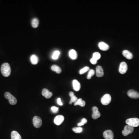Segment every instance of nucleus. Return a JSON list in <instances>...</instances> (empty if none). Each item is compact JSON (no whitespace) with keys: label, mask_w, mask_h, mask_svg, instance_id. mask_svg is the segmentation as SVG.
I'll use <instances>...</instances> for the list:
<instances>
[{"label":"nucleus","mask_w":139,"mask_h":139,"mask_svg":"<svg viewBox=\"0 0 139 139\" xmlns=\"http://www.w3.org/2000/svg\"><path fill=\"white\" fill-rule=\"evenodd\" d=\"M1 71L2 75L4 77H9L11 73V68L9 64L7 63H3L1 66Z\"/></svg>","instance_id":"1"},{"label":"nucleus","mask_w":139,"mask_h":139,"mask_svg":"<svg viewBox=\"0 0 139 139\" xmlns=\"http://www.w3.org/2000/svg\"><path fill=\"white\" fill-rule=\"evenodd\" d=\"M126 123L127 125L133 128L138 127L139 126V119L137 118H129L126 120Z\"/></svg>","instance_id":"2"},{"label":"nucleus","mask_w":139,"mask_h":139,"mask_svg":"<svg viewBox=\"0 0 139 139\" xmlns=\"http://www.w3.org/2000/svg\"><path fill=\"white\" fill-rule=\"evenodd\" d=\"M4 96L6 99L9 100V102L10 104L12 105H15L17 102V100L14 96L9 92H6L5 93Z\"/></svg>","instance_id":"3"},{"label":"nucleus","mask_w":139,"mask_h":139,"mask_svg":"<svg viewBox=\"0 0 139 139\" xmlns=\"http://www.w3.org/2000/svg\"><path fill=\"white\" fill-rule=\"evenodd\" d=\"M111 97L110 94H105L101 98V103L102 105L105 106L108 105L111 102Z\"/></svg>","instance_id":"4"},{"label":"nucleus","mask_w":139,"mask_h":139,"mask_svg":"<svg viewBox=\"0 0 139 139\" xmlns=\"http://www.w3.org/2000/svg\"><path fill=\"white\" fill-rule=\"evenodd\" d=\"M134 131V128L129 125L125 126L124 129L122 131V133L124 136H127L132 133Z\"/></svg>","instance_id":"5"},{"label":"nucleus","mask_w":139,"mask_h":139,"mask_svg":"<svg viewBox=\"0 0 139 139\" xmlns=\"http://www.w3.org/2000/svg\"><path fill=\"white\" fill-rule=\"evenodd\" d=\"M34 126L36 128H39L42 124V121L41 117L39 116H36L34 117L33 120Z\"/></svg>","instance_id":"6"},{"label":"nucleus","mask_w":139,"mask_h":139,"mask_svg":"<svg viewBox=\"0 0 139 139\" xmlns=\"http://www.w3.org/2000/svg\"><path fill=\"white\" fill-rule=\"evenodd\" d=\"M128 65L125 62H122L120 63L119 65V71L121 74H125L128 70Z\"/></svg>","instance_id":"7"},{"label":"nucleus","mask_w":139,"mask_h":139,"mask_svg":"<svg viewBox=\"0 0 139 139\" xmlns=\"http://www.w3.org/2000/svg\"><path fill=\"white\" fill-rule=\"evenodd\" d=\"M128 95L132 99H137L139 98V93L133 89L130 90L128 92Z\"/></svg>","instance_id":"8"},{"label":"nucleus","mask_w":139,"mask_h":139,"mask_svg":"<svg viewBox=\"0 0 139 139\" xmlns=\"http://www.w3.org/2000/svg\"><path fill=\"white\" fill-rule=\"evenodd\" d=\"M103 135L105 139H113L114 137L113 132L111 130H106L104 131Z\"/></svg>","instance_id":"9"},{"label":"nucleus","mask_w":139,"mask_h":139,"mask_svg":"<svg viewBox=\"0 0 139 139\" xmlns=\"http://www.w3.org/2000/svg\"><path fill=\"white\" fill-rule=\"evenodd\" d=\"M64 120V117L62 115H58L54 119V123L56 125H59L62 124Z\"/></svg>","instance_id":"10"},{"label":"nucleus","mask_w":139,"mask_h":139,"mask_svg":"<svg viewBox=\"0 0 139 139\" xmlns=\"http://www.w3.org/2000/svg\"><path fill=\"white\" fill-rule=\"evenodd\" d=\"M93 114L92 117L93 119H96L99 118L100 116V113L99 111L98 108L97 107H94L92 108Z\"/></svg>","instance_id":"11"},{"label":"nucleus","mask_w":139,"mask_h":139,"mask_svg":"<svg viewBox=\"0 0 139 139\" xmlns=\"http://www.w3.org/2000/svg\"><path fill=\"white\" fill-rule=\"evenodd\" d=\"M98 46L100 50L103 51H106L108 50L109 48V46L107 44L104 42H99Z\"/></svg>","instance_id":"12"},{"label":"nucleus","mask_w":139,"mask_h":139,"mask_svg":"<svg viewBox=\"0 0 139 139\" xmlns=\"http://www.w3.org/2000/svg\"><path fill=\"white\" fill-rule=\"evenodd\" d=\"M42 94L43 96L46 99H50L53 95V93L50 92L48 89H44L42 90Z\"/></svg>","instance_id":"13"},{"label":"nucleus","mask_w":139,"mask_h":139,"mask_svg":"<svg viewBox=\"0 0 139 139\" xmlns=\"http://www.w3.org/2000/svg\"><path fill=\"white\" fill-rule=\"evenodd\" d=\"M96 75L98 77H102L104 75V72L102 67L100 66H97L96 69Z\"/></svg>","instance_id":"14"},{"label":"nucleus","mask_w":139,"mask_h":139,"mask_svg":"<svg viewBox=\"0 0 139 139\" xmlns=\"http://www.w3.org/2000/svg\"><path fill=\"white\" fill-rule=\"evenodd\" d=\"M73 89L76 91H78L81 88L80 83L77 80H74L72 82Z\"/></svg>","instance_id":"15"},{"label":"nucleus","mask_w":139,"mask_h":139,"mask_svg":"<svg viewBox=\"0 0 139 139\" xmlns=\"http://www.w3.org/2000/svg\"><path fill=\"white\" fill-rule=\"evenodd\" d=\"M69 56L71 59L72 60H76L77 58V53L76 51L73 49L69 51Z\"/></svg>","instance_id":"16"},{"label":"nucleus","mask_w":139,"mask_h":139,"mask_svg":"<svg viewBox=\"0 0 139 139\" xmlns=\"http://www.w3.org/2000/svg\"><path fill=\"white\" fill-rule=\"evenodd\" d=\"M123 56L128 60H131L133 58V55L131 53L128 51V50H125L122 52Z\"/></svg>","instance_id":"17"},{"label":"nucleus","mask_w":139,"mask_h":139,"mask_svg":"<svg viewBox=\"0 0 139 139\" xmlns=\"http://www.w3.org/2000/svg\"><path fill=\"white\" fill-rule=\"evenodd\" d=\"M69 95L71 97V100L69 102L70 104H72V103H75L78 100V98L76 96L74 95L75 94L74 92H69Z\"/></svg>","instance_id":"18"},{"label":"nucleus","mask_w":139,"mask_h":139,"mask_svg":"<svg viewBox=\"0 0 139 139\" xmlns=\"http://www.w3.org/2000/svg\"><path fill=\"white\" fill-rule=\"evenodd\" d=\"M11 139H22L21 136L18 132L15 131H12L11 134Z\"/></svg>","instance_id":"19"},{"label":"nucleus","mask_w":139,"mask_h":139,"mask_svg":"<svg viewBox=\"0 0 139 139\" xmlns=\"http://www.w3.org/2000/svg\"><path fill=\"white\" fill-rule=\"evenodd\" d=\"M30 60L31 63L33 65H36L38 63L39 59L38 56L35 55H31L30 58Z\"/></svg>","instance_id":"20"},{"label":"nucleus","mask_w":139,"mask_h":139,"mask_svg":"<svg viewBox=\"0 0 139 139\" xmlns=\"http://www.w3.org/2000/svg\"><path fill=\"white\" fill-rule=\"evenodd\" d=\"M77 105H79L80 106L83 107L85 106V102L84 100H83L82 99H78L77 101H76V102L74 104V106H77Z\"/></svg>","instance_id":"21"},{"label":"nucleus","mask_w":139,"mask_h":139,"mask_svg":"<svg viewBox=\"0 0 139 139\" xmlns=\"http://www.w3.org/2000/svg\"><path fill=\"white\" fill-rule=\"evenodd\" d=\"M51 70L52 71L55 72L56 73H60L61 72V69L60 68V67H59V66H57V65H52L51 67Z\"/></svg>","instance_id":"22"},{"label":"nucleus","mask_w":139,"mask_h":139,"mask_svg":"<svg viewBox=\"0 0 139 139\" xmlns=\"http://www.w3.org/2000/svg\"><path fill=\"white\" fill-rule=\"evenodd\" d=\"M32 26L34 28H37L39 25V21L37 18H34L32 21L31 22Z\"/></svg>","instance_id":"23"},{"label":"nucleus","mask_w":139,"mask_h":139,"mask_svg":"<svg viewBox=\"0 0 139 139\" xmlns=\"http://www.w3.org/2000/svg\"><path fill=\"white\" fill-rule=\"evenodd\" d=\"M60 53V52L58 50H56V51H54L53 54V55H52V59L54 60H56L58 59Z\"/></svg>","instance_id":"24"},{"label":"nucleus","mask_w":139,"mask_h":139,"mask_svg":"<svg viewBox=\"0 0 139 139\" xmlns=\"http://www.w3.org/2000/svg\"><path fill=\"white\" fill-rule=\"evenodd\" d=\"M83 128L80 127H75L72 129L73 132L76 133H80L83 131Z\"/></svg>","instance_id":"25"},{"label":"nucleus","mask_w":139,"mask_h":139,"mask_svg":"<svg viewBox=\"0 0 139 139\" xmlns=\"http://www.w3.org/2000/svg\"><path fill=\"white\" fill-rule=\"evenodd\" d=\"M95 71H94L93 69H91L89 72L88 73V75L87 76V79H90L92 77V76H94V74H95Z\"/></svg>","instance_id":"26"},{"label":"nucleus","mask_w":139,"mask_h":139,"mask_svg":"<svg viewBox=\"0 0 139 139\" xmlns=\"http://www.w3.org/2000/svg\"><path fill=\"white\" fill-rule=\"evenodd\" d=\"M100 57H101V55L99 52H95L94 53H93L92 58L96 59V60H99L100 58Z\"/></svg>","instance_id":"27"},{"label":"nucleus","mask_w":139,"mask_h":139,"mask_svg":"<svg viewBox=\"0 0 139 139\" xmlns=\"http://www.w3.org/2000/svg\"><path fill=\"white\" fill-rule=\"evenodd\" d=\"M89 67H85L83 68L82 69H81L79 71V74L80 75H82L83 73H85V72H87L88 70H89Z\"/></svg>","instance_id":"28"},{"label":"nucleus","mask_w":139,"mask_h":139,"mask_svg":"<svg viewBox=\"0 0 139 139\" xmlns=\"http://www.w3.org/2000/svg\"><path fill=\"white\" fill-rule=\"evenodd\" d=\"M59 108L55 106H53L51 107V110L52 112L54 113H56L58 112Z\"/></svg>","instance_id":"29"},{"label":"nucleus","mask_w":139,"mask_h":139,"mask_svg":"<svg viewBox=\"0 0 139 139\" xmlns=\"http://www.w3.org/2000/svg\"><path fill=\"white\" fill-rule=\"evenodd\" d=\"M90 61L92 64H93V65H95L97 63V60H96V59L92 58L90 59Z\"/></svg>","instance_id":"30"},{"label":"nucleus","mask_w":139,"mask_h":139,"mask_svg":"<svg viewBox=\"0 0 139 139\" xmlns=\"http://www.w3.org/2000/svg\"><path fill=\"white\" fill-rule=\"evenodd\" d=\"M57 103L58 105H60V106H63V103H62V102L61 101V99L60 98H58L57 100Z\"/></svg>","instance_id":"31"},{"label":"nucleus","mask_w":139,"mask_h":139,"mask_svg":"<svg viewBox=\"0 0 139 139\" xmlns=\"http://www.w3.org/2000/svg\"><path fill=\"white\" fill-rule=\"evenodd\" d=\"M82 123H83V124H85L86 123H87V119H85V118H83L81 121V122Z\"/></svg>","instance_id":"32"},{"label":"nucleus","mask_w":139,"mask_h":139,"mask_svg":"<svg viewBox=\"0 0 139 139\" xmlns=\"http://www.w3.org/2000/svg\"><path fill=\"white\" fill-rule=\"evenodd\" d=\"M84 124H83V123H82V122H79V123L78 124V126L79 127H80V126H83V125H84Z\"/></svg>","instance_id":"33"}]
</instances>
